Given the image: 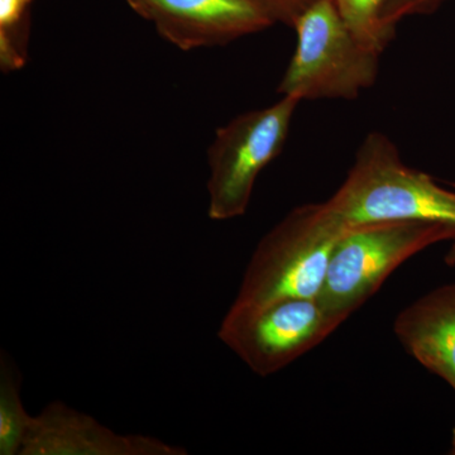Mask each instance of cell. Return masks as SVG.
Masks as SVG:
<instances>
[{
	"instance_id": "obj_1",
	"label": "cell",
	"mask_w": 455,
	"mask_h": 455,
	"mask_svg": "<svg viewBox=\"0 0 455 455\" xmlns=\"http://www.w3.org/2000/svg\"><path fill=\"white\" fill-rule=\"evenodd\" d=\"M324 203L347 229L411 220L455 228V191L407 166L381 132L367 134L343 184Z\"/></svg>"
},
{
	"instance_id": "obj_9",
	"label": "cell",
	"mask_w": 455,
	"mask_h": 455,
	"mask_svg": "<svg viewBox=\"0 0 455 455\" xmlns=\"http://www.w3.org/2000/svg\"><path fill=\"white\" fill-rule=\"evenodd\" d=\"M394 331L421 366L455 391V283L436 287L401 310Z\"/></svg>"
},
{
	"instance_id": "obj_5",
	"label": "cell",
	"mask_w": 455,
	"mask_h": 455,
	"mask_svg": "<svg viewBox=\"0 0 455 455\" xmlns=\"http://www.w3.org/2000/svg\"><path fill=\"white\" fill-rule=\"evenodd\" d=\"M300 103L283 95L274 106L241 114L217 131L208 149L212 220L245 214L259 173L283 152Z\"/></svg>"
},
{
	"instance_id": "obj_14",
	"label": "cell",
	"mask_w": 455,
	"mask_h": 455,
	"mask_svg": "<svg viewBox=\"0 0 455 455\" xmlns=\"http://www.w3.org/2000/svg\"><path fill=\"white\" fill-rule=\"evenodd\" d=\"M31 0H0V29L13 28L20 22Z\"/></svg>"
},
{
	"instance_id": "obj_3",
	"label": "cell",
	"mask_w": 455,
	"mask_h": 455,
	"mask_svg": "<svg viewBox=\"0 0 455 455\" xmlns=\"http://www.w3.org/2000/svg\"><path fill=\"white\" fill-rule=\"evenodd\" d=\"M445 241H455V228L431 221H390L349 229L335 245L317 298L335 331L403 263Z\"/></svg>"
},
{
	"instance_id": "obj_11",
	"label": "cell",
	"mask_w": 455,
	"mask_h": 455,
	"mask_svg": "<svg viewBox=\"0 0 455 455\" xmlns=\"http://www.w3.org/2000/svg\"><path fill=\"white\" fill-rule=\"evenodd\" d=\"M386 2L387 0H334L353 35L364 46L381 55L394 41L382 23V11Z\"/></svg>"
},
{
	"instance_id": "obj_8",
	"label": "cell",
	"mask_w": 455,
	"mask_h": 455,
	"mask_svg": "<svg viewBox=\"0 0 455 455\" xmlns=\"http://www.w3.org/2000/svg\"><path fill=\"white\" fill-rule=\"evenodd\" d=\"M143 434H119L97 419L53 401L32 419L20 455H187Z\"/></svg>"
},
{
	"instance_id": "obj_7",
	"label": "cell",
	"mask_w": 455,
	"mask_h": 455,
	"mask_svg": "<svg viewBox=\"0 0 455 455\" xmlns=\"http://www.w3.org/2000/svg\"><path fill=\"white\" fill-rule=\"evenodd\" d=\"M158 33L184 51L221 46L276 23L257 0H128Z\"/></svg>"
},
{
	"instance_id": "obj_2",
	"label": "cell",
	"mask_w": 455,
	"mask_h": 455,
	"mask_svg": "<svg viewBox=\"0 0 455 455\" xmlns=\"http://www.w3.org/2000/svg\"><path fill=\"white\" fill-rule=\"evenodd\" d=\"M348 230L325 203L296 206L257 244L230 307L319 298L335 245Z\"/></svg>"
},
{
	"instance_id": "obj_12",
	"label": "cell",
	"mask_w": 455,
	"mask_h": 455,
	"mask_svg": "<svg viewBox=\"0 0 455 455\" xmlns=\"http://www.w3.org/2000/svg\"><path fill=\"white\" fill-rule=\"evenodd\" d=\"M447 2L448 0H387L382 11L383 27L395 38L396 27L401 20L433 14Z\"/></svg>"
},
{
	"instance_id": "obj_10",
	"label": "cell",
	"mask_w": 455,
	"mask_h": 455,
	"mask_svg": "<svg viewBox=\"0 0 455 455\" xmlns=\"http://www.w3.org/2000/svg\"><path fill=\"white\" fill-rule=\"evenodd\" d=\"M33 416L20 398V379L4 353L0 359V455H20Z\"/></svg>"
},
{
	"instance_id": "obj_4",
	"label": "cell",
	"mask_w": 455,
	"mask_h": 455,
	"mask_svg": "<svg viewBox=\"0 0 455 455\" xmlns=\"http://www.w3.org/2000/svg\"><path fill=\"white\" fill-rule=\"evenodd\" d=\"M296 49L277 92L299 100H352L374 85L379 57L353 35L334 0H317L296 20Z\"/></svg>"
},
{
	"instance_id": "obj_15",
	"label": "cell",
	"mask_w": 455,
	"mask_h": 455,
	"mask_svg": "<svg viewBox=\"0 0 455 455\" xmlns=\"http://www.w3.org/2000/svg\"><path fill=\"white\" fill-rule=\"evenodd\" d=\"M445 263L451 267H454L455 266V241L453 245H451V250L448 251V253L445 254L444 257Z\"/></svg>"
},
{
	"instance_id": "obj_13",
	"label": "cell",
	"mask_w": 455,
	"mask_h": 455,
	"mask_svg": "<svg viewBox=\"0 0 455 455\" xmlns=\"http://www.w3.org/2000/svg\"><path fill=\"white\" fill-rule=\"evenodd\" d=\"M263 5L276 22L295 25L299 17L317 0H257Z\"/></svg>"
},
{
	"instance_id": "obj_6",
	"label": "cell",
	"mask_w": 455,
	"mask_h": 455,
	"mask_svg": "<svg viewBox=\"0 0 455 455\" xmlns=\"http://www.w3.org/2000/svg\"><path fill=\"white\" fill-rule=\"evenodd\" d=\"M335 331L317 299L290 298L253 309L229 307L218 337L260 377L280 372Z\"/></svg>"
},
{
	"instance_id": "obj_16",
	"label": "cell",
	"mask_w": 455,
	"mask_h": 455,
	"mask_svg": "<svg viewBox=\"0 0 455 455\" xmlns=\"http://www.w3.org/2000/svg\"><path fill=\"white\" fill-rule=\"evenodd\" d=\"M451 454L455 455V427L453 429V434H451Z\"/></svg>"
}]
</instances>
